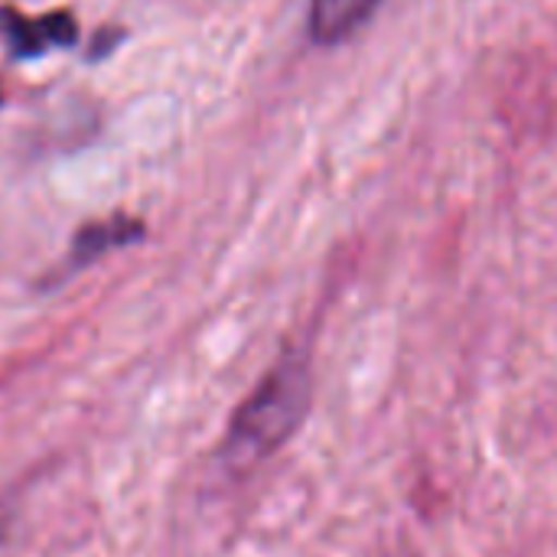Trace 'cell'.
Wrapping results in <instances>:
<instances>
[{
    "mask_svg": "<svg viewBox=\"0 0 557 557\" xmlns=\"http://www.w3.org/2000/svg\"><path fill=\"white\" fill-rule=\"evenodd\" d=\"M310 395V379L304 362H281L264 385L242 405L228 428V450L235 457H261L287 441V434L304 418Z\"/></svg>",
    "mask_w": 557,
    "mask_h": 557,
    "instance_id": "cell-1",
    "label": "cell"
},
{
    "mask_svg": "<svg viewBox=\"0 0 557 557\" xmlns=\"http://www.w3.org/2000/svg\"><path fill=\"white\" fill-rule=\"evenodd\" d=\"M379 7L382 0H310V36L320 46H339L356 36Z\"/></svg>",
    "mask_w": 557,
    "mask_h": 557,
    "instance_id": "cell-2",
    "label": "cell"
},
{
    "mask_svg": "<svg viewBox=\"0 0 557 557\" xmlns=\"http://www.w3.org/2000/svg\"><path fill=\"white\" fill-rule=\"evenodd\" d=\"M134 238H140V225L131 222V219H111V222L91 225V228H85V232L78 235V242H75V261L85 264V261H91V258H98V255L117 248V245H127V242H134Z\"/></svg>",
    "mask_w": 557,
    "mask_h": 557,
    "instance_id": "cell-3",
    "label": "cell"
}]
</instances>
